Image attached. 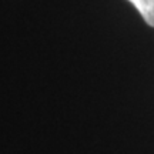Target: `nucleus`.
<instances>
[{
  "label": "nucleus",
  "mask_w": 154,
  "mask_h": 154,
  "mask_svg": "<svg viewBox=\"0 0 154 154\" xmlns=\"http://www.w3.org/2000/svg\"><path fill=\"white\" fill-rule=\"evenodd\" d=\"M143 16L144 22L154 27V0H128Z\"/></svg>",
  "instance_id": "obj_1"
}]
</instances>
